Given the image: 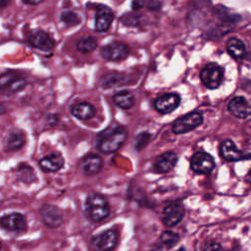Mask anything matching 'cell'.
<instances>
[{"label":"cell","instance_id":"obj_1","mask_svg":"<svg viewBox=\"0 0 251 251\" xmlns=\"http://www.w3.org/2000/svg\"><path fill=\"white\" fill-rule=\"evenodd\" d=\"M126 136L124 126L108 127L97 135V149L104 154L114 153L124 144Z\"/></svg>","mask_w":251,"mask_h":251},{"label":"cell","instance_id":"obj_2","mask_svg":"<svg viewBox=\"0 0 251 251\" xmlns=\"http://www.w3.org/2000/svg\"><path fill=\"white\" fill-rule=\"evenodd\" d=\"M86 213L93 222H100L110 213L106 198L100 194H90L85 202Z\"/></svg>","mask_w":251,"mask_h":251},{"label":"cell","instance_id":"obj_3","mask_svg":"<svg viewBox=\"0 0 251 251\" xmlns=\"http://www.w3.org/2000/svg\"><path fill=\"white\" fill-rule=\"evenodd\" d=\"M224 78V70L217 63L207 64L200 72V79L202 83L209 89L218 88Z\"/></svg>","mask_w":251,"mask_h":251},{"label":"cell","instance_id":"obj_4","mask_svg":"<svg viewBox=\"0 0 251 251\" xmlns=\"http://www.w3.org/2000/svg\"><path fill=\"white\" fill-rule=\"evenodd\" d=\"M203 121V116L200 112H192L185 116L176 119L173 125V131L176 134H181L193 130L200 126Z\"/></svg>","mask_w":251,"mask_h":251},{"label":"cell","instance_id":"obj_5","mask_svg":"<svg viewBox=\"0 0 251 251\" xmlns=\"http://www.w3.org/2000/svg\"><path fill=\"white\" fill-rule=\"evenodd\" d=\"M25 85V79L15 72H7L0 75V90L15 93L22 90Z\"/></svg>","mask_w":251,"mask_h":251},{"label":"cell","instance_id":"obj_6","mask_svg":"<svg viewBox=\"0 0 251 251\" xmlns=\"http://www.w3.org/2000/svg\"><path fill=\"white\" fill-rule=\"evenodd\" d=\"M190 168L197 174H210L215 168V161L212 155L205 152H196L190 160Z\"/></svg>","mask_w":251,"mask_h":251},{"label":"cell","instance_id":"obj_7","mask_svg":"<svg viewBox=\"0 0 251 251\" xmlns=\"http://www.w3.org/2000/svg\"><path fill=\"white\" fill-rule=\"evenodd\" d=\"M129 53V48L123 42H111L101 47V56L108 61H121Z\"/></svg>","mask_w":251,"mask_h":251},{"label":"cell","instance_id":"obj_8","mask_svg":"<svg viewBox=\"0 0 251 251\" xmlns=\"http://www.w3.org/2000/svg\"><path fill=\"white\" fill-rule=\"evenodd\" d=\"M118 232L115 229H108L92 238V243L98 251H113L118 243Z\"/></svg>","mask_w":251,"mask_h":251},{"label":"cell","instance_id":"obj_9","mask_svg":"<svg viewBox=\"0 0 251 251\" xmlns=\"http://www.w3.org/2000/svg\"><path fill=\"white\" fill-rule=\"evenodd\" d=\"M180 104V96L176 93H166L154 101V107L160 114H169L175 111Z\"/></svg>","mask_w":251,"mask_h":251},{"label":"cell","instance_id":"obj_10","mask_svg":"<svg viewBox=\"0 0 251 251\" xmlns=\"http://www.w3.org/2000/svg\"><path fill=\"white\" fill-rule=\"evenodd\" d=\"M184 208L179 202H172L164 209L163 222L167 226H176L184 217Z\"/></svg>","mask_w":251,"mask_h":251},{"label":"cell","instance_id":"obj_11","mask_svg":"<svg viewBox=\"0 0 251 251\" xmlns=\"http://www.w3.org/2000/svg\"><path fill=\"white\" fill-rule=\"evenodd\" d=\"M39 213L43 223L49 227H57L63 222L62 211L53 205H42L39 210Z\"/></svg>","mask_w":251,"mask_h":251},{"label":"cell","instance_id":"obj_12","mask_svg":"<svg viewBox=\"0 0 251 251\" xmlns=\"http://www.w3.org/2000/svg\"><path fill=\"white\" fill-rule=\"evenodd\" d=\"M114 20V13L108 6L98 5L95 14V29L98 32L107 31Z\"/></svg>","mask_w":251,"mask_h":251},{"label":"cell","instance_id":"obj_13","mask_svg":"<svg viewBox=\"0 0 251 251\" xmlns=\"http://www.w3.org/2000/svg\"><path fill=\"white\" fill-rule=\"evenodd\" d=\"M28 42L34 47L41 51H51L54 48V41L48 33L42 29H36L30 32L28 36Z\"/></svg>","mask_w":251,"mask_h":251},{"label":"cell","instance_id":"obj_14","mask_svg":"<svg viewBox=\"0 0 251 251\" xmlns=\"http://www.w3.org/2000/svg\"><path fill=\"white\" fill-rule=\"evenodd\" d=\"M0 226L7 230L24 231L26 228V220L20 213H12L0 219Z\"/></svg>","mask_w":251,"mask_h":251},{"label":"cell","instance_id":"obj_15","mask_svg":"<svg viewBox=\"0 0 251 251\" xmlns=\"http://www.w3.org/2000/svg\"><path fill=\"white\" fill-rule=\"evenodd\" d=\"M220 151H221L222 157L226 161L236 162V161H240L243 159L251 158V154H245L242 151H240L239 149H237L234 142L229 139L225 140L221 144Z\"/></svg>","mask_w":251,"mask_h":251},{"label":"cell","instance_id":"obj_16","mask_svg":"<svg viewBox=\"0 0 251 251\" xmlns=\"http://www.w3.org/2000/svg\"><path fill=\"white\" fill-rule=\"evenodd\" d=\"M228 111L236 118L245 119L251 114V108L247 100L242 96H237L231 99L227 106Z\"/></svg>","mask_w":251,"mask_h":251},{"label":"cell","instance_id":"obj_17","mask_svg":"<svg viewBox=\"0 0 251 251\" xmlns=\"http://www.w3.org/2000/svg\"><path fill=\"white\" fill-rule=\"evenodd\" d=\"M177 162V156L174 152H165L162 155L158 156L155 164L154 169L157 173H168L174 169Z\"/></svg>","mask_w":251,"mask_h":251},{"label":"cell","instance_id":"obj_18","mask_svg":"<svg viewBox=\"0 0 251 251\" xmlns=\"http://www.w3.org/2000/svg\"><path fill=\"white\" fill-rule=\"evenodd\" d=\"M64 165V158L59 153H53L43 157L39 161V166L44 172H56Z\"/></svg>","mask_w":251,"mask_h":251},{"label":"cell","instance_id":"obj_19","mask_svg":"<svg viewBox=\"0 0 251 251\" xmlns=\"http://www.w3.org/2000/svg\"><path fill=\"white\" fill-rule=\"evenodd\" d=\"M80 167L82 172L87 175L91 176L98 173L102 167V159L97 155H88L84 157L80 163Z\"/></svg>","mask_w":251,"mask_h":251},{"label":"cell","instance_id":"obj_20","mask_svg":"<svg viewBox=\"0 0 251 251\" xmlns=\"http://www.w3.org/2000/svg\"><path fill=\"white\" fill-rule=\"evenodd\" d=\"M71 111L75 118L82 121L91 119L92 117H94L96 113V109L94 108V106L87 102H81V103L75 104V106H73Z\"/></svg>","mask_w":251,"mask_h":251},{"label":"cell","instance_id":"obj_21","mask_svg":"<svg viewBox=\"0 0 251 251\" xmlns=\"http://www.w3.org/2000/svg\"><path fill=\"white\" fill-rule=\"evenodd\" d=\"M226 51L234 59H242L246 55L245 44L237 37H230L226 41Z\"/></svg>","mask_w":251,"mask_h":251},{"label":"cell","instance_id":"obj_22","mask_svg":"<svg viewBox=\"0 0 251 251\" xmlns=\"http://www.w3.org/2000/svg\"><path fill=\"white\" fill-rule=\"evenodd\" d=\"M114 103L122 109H129L134 104V96L127 90H123L116 93L113 97Z\"/></svg>","mask_w":251,"mask_h":251},{"label":"cell","instance_id":"obj_23","mask_svg":"<svg viewBox=\"0 0 251 251\" xmlns=\"http://www.w3.org/2000/svg\"><path fill=\"white\" fill-rule=\"evenodd\" d=\"M25 143V136L19 130H13L8 135L7 140V148L8 150H18L20 149Z\"/></svg>","mask_w":251,"mask_h":251},{"label":"cell","instance_id":"obj_24","mask_svg":"<svg viewBox=\"0 0 251 251\" xmlns=\"http://www.w3.org/2000/svg\"><path fill=\"white\" fill-rule=\"evenodd\" d=\"M75 46L81 53H90L97 47V40L94 36H85L78 39Z\"/></svg>","mask_w":251,"mask_h":251},{"label":"cell","instance_id":"obj_25","mask_svg":"<svg viewBox=\"0 0 251 251\" xmlns=\"http://www.w3.org/2000/svg\"><path fill=\"white\" fill-rule=\"evenodd\" d=\"M161 0H132L131 8L133 11H138L142 8H147L150 11H158L161 8Z\"/></svg>","mask_w":251,"mask_h":251},{"label":"cell","instance_id":"obj_26","mask_svg":"<svg viewBox=\"0 0 251 251\" xmlns=\"http://www.w3.org/2000/svg\"><path fill=\"white\" fill-rule=\"evenodd\" d=\"M214 12L218 16V18L224 23H235L240 19L238 15H232L226 7L222 5H218L217 7H215Z\"/></svg>","mask_w":251,"mask_h":251},{"label":"cell","instance_id":"obj_27","mask_svg":"<svg viewBox=\"0 0 251 251\" xmlns=\"http://www.w3.org/2000/svg\"><path fill=\"white\" fill-rule=\"evenodd\" d=\"M17 175H18V177L25 183H30L35 180V174L33 170L27 165H21L18 168Z\"/></svg>","mask_w":251,"mask_h":251},{"label":"cell","instance_id":"obj_28","mask_svg":"<svg viewBox=\"0 0 251 251\" xmlns=\"http://www.w3.org/2000/svg\"><path fill=\"white\" fill-rule=\"evenodd\" d=\"M123 77H124V75H122V74H118V73L108 74L102 77L101 85L104 88L112 87L114 85L120 84L121 82L123 83Z\"/></svg>","mask_w":251,"mask_h":251},{"label":"cell","instance_id":"obj_29","mask_svg":"<svg viewBox=\"0 0 251 251\" xmlns=\"http://www.w3.org/2000/svg\"><path fill=\"white\" fill-rule=\"evenodd\" d=\"M142 15L138 13H126L120 18V22L126 26H137L140 24Z\"/></svg>","mask_w":251,"mask_h":251},{"label":"cell","instance_id":"obj_30","mask_svg":"<svg viewBox=\"0 0 251 251\" xmlns=\"http://www.w3.org/2000/svg\"><path fill=\"white\" fill-rule=\"evenodd\" d=\"M178 239H179V236L171 230H166L162 232L160 235L161 242L168 248L174 247L178 242Z\"/></svg>","mask_w":251,"mask_h":251},{"label":"cell","instance_id":"obj_31","mask_svg":"<svg viewBox=\"0 0 251 251\" xmlns=\"http://www.w3.org/2000/svg\"><path fill=\"white\" fill-rule=\"evenodd\" d=\"M61 21L68 26H74L80 23V18L74 11H65L61 14Z\"/></svg>","mask_w":251,"mask_h":251},{"label":"cell","instance_id":"obj_32","mask_svg":"<svg viewBox=\"0 0 251 251\" xmlns=\"http://www.w3.org/2000/svg\"><path fill=\"white\" fill-rule=\"evenodd\" d=\"M150 140V134L148 132H141L136 135L134 139V148L135 150H141L143 147L146 146L148 141Z\"/></svg>","mask_w":251,"mask_h":251},{"label":"cell","instance_id":"obj_33","mask_svg":"<svg viewBox=\"0 0 251 251\" xmlns=\"http://www.w3.org/2000/svg\"><path fill=\"white\" fill-rule=\"evenodd\" d=\"M202 251H223V248L218 242H210L204 246Z\"/></svg>","mask_w":251,"mask_h":251},{"label":"cell","instance_id":"obj_34","mask_svg":"<svg viewBox=\"0 0 251 251\" xmlns=\"http://www.w3.org/2000/svg\"><path fill=\"white\" fill-rule=\"evenodd\" d=\"M43 0H23L24 3L28 4V5H37L39 3H41Z\"/></svg>","mask_w":251,"mask_h":251},{"label":"cell","instance_id":"obj_35","mask_svg":"<svg viewBox=\"0 0 251 251\" xmlns=\"http://www.w3.org/2000/svg\"><path fill=\"white\" fill-rule=\"evenodd\" d=\"M245 179H246L247 182H249V183L251 184V170L247 173V175H246V176H245Z\"/></svg>","mask_w":251,"mask_h":251},{"label":"cell","instance_id":"obj_36","mask_svg":"<svg viewBox=\"0 0 251 251\" xmlns=\"http://www.w3.org/2000/svg\"><path fill=\"white\" fill-rule=\"evenodd\" d=\"M8 3H9V0H0V8L7 6Z\"/></svg>","mask_w":251,"mask_h":251},{"label":"cell","instance_id":"obj_37","mask_svg":"<svg viewBox=\"0 0 251 251\" xmlns=\"http://www.w3.org/2000/svg\"><path fill=\"white\" fill-rule=\"evenodd\" d=\"M4 111H5V108H4L3 104H1V103H0V115H1V114H3V113H4Z\"/></svg>","mask_w":251,"mask_h":251},{"label":"cell","instance_id":"obj_38","mask_svg":"<svg viewBox=\"0 0 251 251\" xmlns=\"http://www.w3.org/2000/svg\"><path fill=\"white\" fill-rule=\"evenodd\" d=\"M150 251H163V250L160 247H155V248H152Z\"/></svg>","mask_w":251,"mask_h":251},{"label":"cell","instance_id":"obj_39","mask_svg":"<svg viewBox=\"0 0 251 251\" xmlns=\"http://www.w3.org/2000/svg\"><path fill=\"white\" fill-rule=\"evenodd\" d=\"M245 57H246V58H247L249 61H251V51H250L249 53H247V54L245 55Z\"/></svg>","mask_w":251,"mask_h":251},{"label":"cell","instance_id":"obj_40","mask_svg":"<svg viewBox=\"0 0 251 251\" xmlns=\"http://www.w3.org/2000/svg\"><path fill=\"white\" fill-rule=\"evenodd\" d=\"M176 251H185V249H184V247H180L178 250H176Z\"/></svg>","mask_w":251,"mask_h":251},{"label":"cell","instance_id":"obj_41","mask_svg":"<svg viewBox=\"0 0 251 251\" xmlns=\"http://www.w3.org/2000/svg\"><path fill=\"white\" fill-rule=\"evenodd\" d=\"M0 248H1V244H0Z\"/></svg>","mask_w":251,"mask_h":251}]
</instances>
